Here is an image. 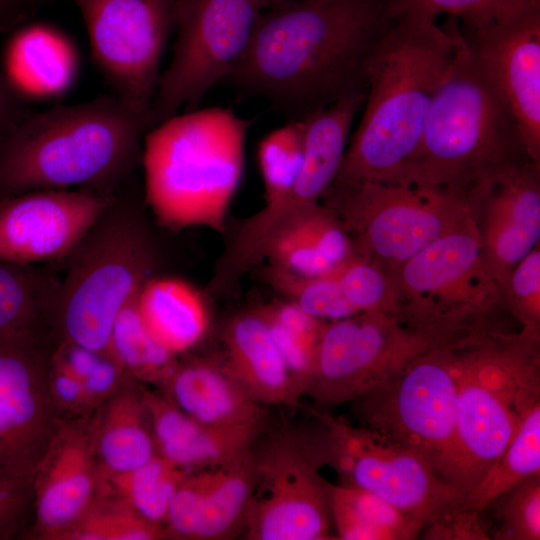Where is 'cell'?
<instances>
[{"label":"cell","instance_id":"obj_1","mask_svg":"<svg viewBox=\"0 0 540 540\" xmlns=\"http://www.w3.org/2000/svg\"><path fill=\"white\" fill-rule=\"evenodd\" d=\"M385 9L386 0H295L266 9L225 80L240 98L264 97L291 118L366 93L390 22Z\"/></svg>","mask_w":540,"mask_h":540},{"label":"cell","instance_id":"obj_2","mask_svg":"<svg viewBox=\"0 0 540 540\" xmlns=\"http://www.w3.org/2000/svg\"><path fill=\"white\" fill-rule=\"evenodd\" d=\"M462 40L451 16L443 26L418 14L390 19L371 63L362 118L328 191L398 181Z\"/></svg>","mask_w":540,"mask_h":540},{"label":"cell","instance_id":"obj_3","mask_svg":"<svg viewBox=\"0 0 540 540\" xmlns=\"http://www.w3.org/2000/svg\"><path fill=\"white\" fill-rule=\"evenodd\" d=\"M152 128L115 95L29 112L0 145V198L48 189L115 194Z\"/></svg>","mask_w":540,"mask_h":540},{"label":"cell","instance_id":"obj_4","mask_svg":"<svg viewBox=\"0 0 540 540\" xmlns=\"http://www.w3.org/2000/svg\"><path fill=\"white\" fill-rule=\"evenodd\" d=\"M250 123L230 108L209 107L175 115L145 134V201L161 226L224 231Z\"/></svg>","mask_w":540,"mask_h":540},{"label":"cell","instance_id":"obj_5","mask_svg":"<svg viewBox=\"0 0 540 540\" xmlns=\"http://www.w3.org/2000/svg\"><path fill=\"white\" fill-rule=\"evenodd\" d=\"M528 160L514 115L463 38L397 182L467 195L498 169Z\"/></svg>","mask_w":540,"mask_h":540},{"label":"cell","instance_id":"obj_6","mask_svg":"<svg viewBox=\"0 0 540 540\" xmlns=\"http://www.w3.org/2000/svg\"><path fill=\"white\" fill-rule=\"evenodd\" d=\"M540 331L504 329L455 345L454 487L462 503L540 401Z\"/></svg>","mask_w":540,"mask_h":540},{"label":"cell","instance_id":"obj_7","mask_svg":"<svg viewBox=\"0 0 540 540\" xmlns=\"http://www.w3.org/2000/svg\"><path fill=\"white\" fill-rule=\"evenodd\" d=\"M63 262L51 331L57 343L108 352L118 314L154 275L157 263L140 206L115 195Z\"/></svg>","mask_w":540,"mask_h":540},{"label":"cell","instance_id":"obj_8","mask_svg":"<svg viewBox=\"0 0 540 540\" xmlns=\"http://www.w3.org/2000/svg\"><path fill=\"white\" fill-rule=\"evenodd\" d=\"M391 272L401 321L441 345L492 330L507 311L489 273L470 213L450 232Z\"/></svg>","mask_w":540,"mask_h":540},{"label":"cell","instance_id":"obj_9","mask_svg":"<svg viewBox=\"0 0 540 540\" xmlns=\"http://www.w3.org/2000/svg\"><path fill=\"white\" fill-rule=\"evenodd\" d=\"M455 345L428 349L353 401L363 426L423 456L454 490Z\"/></svg>","mask_w":540,"mask_h":540},{"label":"cell","instance_id":"obj_10","mask_svg":"<svg viewBox=\"0 0 540 540\" xmlns=\"http://www.w3.org/2000/svg\"><path fill=\"white\" fill-rule=\"evenodd\" d=\"M314 438H306L318 463L334 469L346 485L368 491L422 521L425 528L449 519L460 495L420 454L365 426H352L325 412Z\"/></svg>","mask_w":540,"mask_h":540},{"label":"cell","instance_id":"obj_11","mask_svg":"<svg viewBox=\"0 0 540 540\" xmlns=\"http://www.w3.org/2000/svg\"><path fill=\"white\" fill-rule=\"evenodd\" d=\"M324 205L348 232L354 254L393 271L469 213L466 194L402 182L328 191Z\"/></svg>","mask_w":540,"mask_h":540},{"label":"cell","instance_id":"obj_12","mask_svg":"<svg viewBox=\"0 0 540 540\" xmlns=\"http://www.w3.org/2000/svg\"><path fill=\"white\" fill-rule=\"evenodd\" d=\"M264 10L262 0H175L176 40L151 105L152 128L182 106L194 110L229 75L245 55Z\"/></svg>","mask_w":540,"mask_h":540},{"label":"cell","instance_id":"obj_13","mask_svg":"<svg viewBox=\"0 0 540 540\" xmlns=\"http://www.w3.org/2000/svg\"><path fill=\"white\" fill-rule=\"evenodd\" d=\"M435 346L443 345L382 313L326 322L304 394L322 405L354 401Z\"/></svg>","mask_w":540,"mask_h":540},{"label":"cell","instance_id":"obj_14","mask_svg":"<svg viewBox=\"0 0 540 540\" xmlns=\"http://www.w3.org/2000/svg\"><path fill=\"white\" fill-rule=\"evenodd\" d=\"M72 1L84 20L93 61L114 95L150 119L175 0Z\"/></svg>","mask_w":540,"mask_h":540},{"label":"cell","instance_id":"obj_15","mask_svg":"<svg viewBox=\"0 0 540 540\" xmlns=\"http://www.w3.org/2000/svg\"><path fill=\"white\" fill-rule=\"evenodd\" d=\"M306 438L286 436L257 456L243 528L249 540L333 539L332 489Z\"/></svg>","mask_w":540,"mask_h":540},{"label":"cell","instance_id":"obj_16","mask_svg":"<svg viewBox=\"0 0 540 540\" xmlns=\"http://www.w3.org/2000/svg\"><path fill=\"white\" fill-rule=\"evenodd\" d=\"M52 351L40 333L0 332V468L34 476L55 431Z\"/></svg>","mask_w":540,"mask_h":540},{"label":"cell","instance_id":"obj_17","mask_svg":"<svg viewBox=\"0 0 540 540\" xmlns=\"http://www.w3.org/2000/svg\"><path fill=\"white\" fill-rule=\"evenodd\" d=\"M461 33L514 115L528 156L540 166V2L530 1L489 26Z\"/></svg>","mask_w":540,"mask_h":540},{"label":"cell","instance_id":"obj_18","mask_svg":"<svg viewBox=\"0 0 540 540\" xmlns=\"http://www.w3.org/2000/svg\"><path fill=\"white\" fill-rule=\"evenodd\" d=\"M115 195L48 189L0 198V260L63 262Z\"/></svg>","mask_w":540,"mask_h":540},{"label":"cell","instance_id":"obj_19","mask_svg":"<svg viewBox=\"0 0 540 540\" xmlns=\"http://www.w3.org/2000/svg\"><path fill=\"white\" fill-rule=\"evenodd\" d=\"M540 166L532 161L493 172L467 195L484 263L500 290L517 263L539 245Z\"/></svg>","mask_w":540,"mask_h":540},{"label":"cell","instance_id":"obj_20","mask_svg":"<svg viewBox=\"0 0 540 540\" xmlns=\"http://www.w3.org/2000/svg\"><path fill=\"white\" fill-rule=\"evenodd\" d=\"M101 476L92 423L58 419L33 476L35 535L57 540L96 500Z\"/></svg>","mask_w":540,"mask_h":540},{"label":"cell","instance_id":"obj_21","mask_svg":"<svg viewBox=\"0 0 540 540\" xmlns=\"http://www.w3.org/2000/svg\"><path fill=\"white\" fill-rule=\"evenodd\" d=\"M157 453L187 472L222 466L252 448L260 424L217 427L200 423L162 393L140 386Z\"/></svg>","mask_w":540,"mask_h":540},{"label":"cell","instance_id":"obj_22","mask_svg":"<svg viewBox=\"0 0 540 540\" xmlns=\"http://www.w3.org/2000/svg\"><path fill=\"white\" fill-rule=\"evenodd\" d=\"M162 390L181 412L206 425L231 427L261 422L260 404L223 358L191 356L178 360Z\"/></svg>","mask_w":540,"mask_h":540},{"label":"cell","instance_id":"obj_23","mask_svg":"<svg viewBox=\"0 0 540 540\" xmlns=\"http://www.w3.org/2000/svg\"><path fill=\"white\" fill-rule=\"evenodd\" d=\"M79 67L74 42L56 27L35 23L9 39L0 69L23 101H46L60 98L71 89Z\"/></svg>","mask_w":540,"mask_h":540},{"label":"cell","instance_id":"obj_24","mask_svg":"<svg viewBox=\"0 0 540 540\" xmlns=\"http://www.w3.org/2000/svg\"><path fill=\"white\" fill-rule=\"evenodd\" d=\"M223 358L254 401L297 405L301 397L269 328L256 309L230 319L224 328Z\"/></svg>","mask_w":540,"mask_h":540},{"label":"cell","instance_id":"obj_25","mask_svg":"<svg viewBox=\"0 0 540 540\" xmlns=\"http://www.w3.org/2000/svg\"><path fill=\"white\" fill-rule=\"evenodd\" d=\"M354 254L351 238L324 204L307 207L285 222L271 238L268 264L304 276L337 271Z\"/></svg>","mask_w":540,"mask_h":540},{"label":"cell","instance_id":"obj_26","mask_svg":"<svg viewBox=\"0 0 540 540\" xmlns=\"http://www.w3.org/2000/svg\"><path fill=\"white\" fill-rule=\"evenodd\" d=\"M136 306L151 335L176 356L188 353L208 332L206 300L183 279L151 276L138 291Z\"/></svg>","mask_w":540,"mask_h":540},{"label":"cell","instance_id":"obj_27","mask_svg":"<svg viewBox=\"0 0 540 540\" xmlns=\"http://www.w3.org/2000/svg\"><path fill=\"white\" fill-rule=\"evenodd\" d=\"M366 93L341 99L303 115V162L294 191L309 205L319 203L334 182L346 153L350 128Z\"/></svg>","mask_w":540,"mask_h":540},{"label":"cell","instance_id":"obj_28","mask_svg":"<svg viewBox=\"0 0 540 540\" xmlns=\"http://www.w3.org/2000/svg\"><path fill=\"white\" fill-rule=\"evenodd\" d=\"M92 422L102 478L132 470L156 456L140 386L119 388Z\"/></svg>","mask_w":540,"mask_h":540},{"label":"cell","instance_id":"obj_29","mask_svg":"<svg viewBox=\"0 0 540 540\" xmlns=\"http://www.w3.org/2000/svg\"><path fill=\"white\" fill-rule=\"evenodd\" d=\"M332 523L342 540H410L425 525L418 518L368 491L333 485Z\"/></svg>","mask_w":540,"mask_h":540},{"label":"cell","instance_id":"obj_30","mask_svg":"<svg viewBox=\"0 0 540 540\" xmlns=\"http://www.w3.org/2000/svg\"><path fill=\"white\" fill-rule=\"evenodd\" d=\"M256 480L257 455L252 448L214 468L194 540L229 539L243 527Z\"/></svg>","mask_w":540,"mask_h":540},{"label":"cell","instance_id":"obj_31","mask_svg":"<svg viewBox=\"0 0 540 540\" xmlns=\"http://www.w3.org/2000/svg\"><path fill=\"white\" fill-rule=\"evenodd\" d=\"M59 279L31 264L0 260V332L51 329L52 309Z\"/></svg>","mask_w":540,"mask_h":540},{"label":"cell","instance_id":"obj_32","mask_svg":"<svg viewBox=\"0 0 540 540\" xmlns=\"http://www.w3.org/2000/svg\"><path fill=\"white\" fill-rule=\"evenodd\" d=\"M535 474H540V401L527 411L506 449L458 510L481 513L499 496Z\"/></svg>","mask_w":540,"mask_h":540},{"label":"cell","instance_id":"obj_33","mask_svg":"<svg viewBox=\"0 0 540 540\" xmlns=\"http://www.w3.org/2000/svg\"><path fill=\"white\" fill-rule=\"evenodd\" d=\"M109 351L130 378L163 388L179 356L165 349L148 331L136 306V296L118 314Z\"/></svg>","mask_w":540,"mask_h":540},{"label":"cell","instance_id":"obj_34","mask_svg":"<svg viewBox=\"0 0 540 540\" xmlns=\"http://www.w3.org/2000/svg\"><path fill=\"white\" fill-rule=\"evenodd\" d=\"M188 474L157 454L132 470L103 479L139 515L164 527L174 494Z\"/></svg>","mask_w":540,"mask_h":540},{"label":"cell","instance_id":"obj_35","mask_svg":"<svg viewBox=\"0 0 540 540\" xmlns=\"http://www.w3.org/2000/svg\"><path fill=\"white\" fill-rule=\"evenodd\" d=\"M256 310L266 322L302 396L314 350L326 322L287 300L262 305Z\"/></svg>","mask_w":540,"mask_h":540},{"label":"cell","instance_id":"obj_36","mask_svg":"<svg viewBox=\"0 0 540 540\" xmlns=\"http://www.w3.org/2000/svg\"><path fill=\"white\" fill-rule=\"evenodd\" d=\"M256 268L269 287L319 320L329 322L357 314L345 299L334 273L311 277L270 264Z\"/></svg>","mask_w":540,"mask_h":540},{"label":"cell","instance_id":"obj_37","mask_svg":"<svg viewBox=\"0 0 540 540\" xmlns=\"http://www.w3.org/2000/svg\"><path fill=\"white\" fill-rule=\"evenodd\" d=\"M303 122L291 118L259 143L257 158L265 188V204H274L292 191L303 162Z\"/></svg>","mask_w":540,"mask_h":540},{"label":"cell","instance_id":"obj_38","mask_svg":"<svg viewBox=\"0 0 540 540\" xmlns=\"http://www.w3.org/2000/svg\"><path fill=\"white\" fill-rule=\"evenodd\" d=\"M166 538L164 527L133 510L124 500L100 498L57 540H157Z\"/></svg>","mask_w":540,"mask_h":540},{"label":"cell","instance_id":"obj_39","mask_svg":"<svg viewBox=\"0 0 540 540\" xmlns=\"http://www.w3.org/2000/svg\"><path fill=\"white\" fill-rule=\"evenodd\" d=\"M334 275L357 314L376 312L401 321L398 291L391 272L353 254Z\"/></svg>","mask_w":540,"mask_h":540},{"label":"cell","instance_id":"obj_40","mask_svg":"<svg viewBox=\"0 0 540 540\" xmlns=\"http://www.w3.org/2000/svg\"><path fill=\"white\" fill-rule=\"evenodd\" d=\"M530 1L533 0H386L385 14L388 19L404 14L436 19L446 14L459 21L462 31H473L516 12Z\"/></svg>","mask_w":540,"mask_h":540},{"label":"cell","instance_id":"obj_41","mask_svg":"<svg viewBox=\"0 0 540 540\" xmlns=\"http://www.w3.org/2000/svg\"><path fill=\"white\" fill-rule=\"evenodd\" d=\"M493 503L500 521L494 539H540V474L521 481Z\"/></svg>","mask_w":540,"mask_h":540},{"label":"cell","instance_id":"obj_42","mask_svg":"<svg viewBox=\"0 0 540 540\" xmlns=\"http://www.w3.org/2000/svg\"><path fill=\"white\" fill-rule=\"evenodd\" d=\"M506 310L522 328L540 331V249L522 258L501 289Z\"/></svg>","mask_w":540,"mask_h":540},{"label":"cell","instance_id":"obj_43","mask_svg":"<svg viewBox=\"0 0 540 540\" xmlns=\"http://www.w3.org/2000/svg\"><path fill=\"white\" fill-rule=\"evenodd\" d=\"M213 470L214 468L190 472L180 483L164 524L166 538L194 540L202 502Z\"/></svg>","mask_w":540,"mask_h":540},{"label":"cell","instance_id":"obj_44","mask_svg":"<svg viewBox=\"0 0 540 540\" xmlns=\"http://www.w3.org/2000/svg\"><path fill=\"white\" fill-rule=\"evenodd\" d=\"M33 501V475L0 468V540L23 528Z\"/></svg>","mask_w":540,"mask_h":540},{"label":"cell","instance_id":"obj_45","mask_svg":"<svg viewBox=\"0 0 540 540\" xmlns=\"http://www.w3.org/2000/svg\"><path fill=\"white\" fill-rule=\"evenodd\" d=\"M125 376L129 375L111 352H102L89 374L81 381L87 410L98 407L110 398Z\"/></svg>","mask_w":540,"mask_h":540},{"label":"cell","instance_id":"obj_46","mask_svg":"<svg viewBox=\"0 0 540 540\" xmlns=\"http://www.w3.org/2000/svg\"><path fill=\"white\" fill-rule=\"evenodd\" d=\"M427 539L483 540L490 537L480 523V513L457 510L448 520L426 527Z\"/></svg>","mask_w":540,"mask_h":540},{"label":"cell","instance_id":"obj_47","mask_svg":"<svg viewBox=\"0 0 540 540\" xmlns=\"http://www.w3.org/2000/svg\"><path fill=\"white\" fill-rule=\"evenodd\" d=\"M49 388L55 407L80 412L87 410L82 382L50 362Z\"/></svg>","mask_w":540,"mask_h":540},{"label":"cell","instance_id":"obj_48","mask_svg":"<svg viewBox=\"0 0 540 540\" xmlns=\"http://www.w3.org/2000/svg\"><path fill=\"white\" fill-rule=\"evenodd\" d=\"M28 113L23 100L8 85L0 69V145Z\"/></svg>","mask_w":540,"mask_h":540},{"label":"cell","instance_id":"obj_49","mask_svg":"<svg viewBox=\"0 0 540 540\" xmlns=\"http://www.w3.org/2000/svg\"><path fill=\"white\" fill-rule=\"evenodd\" d=\"M5 8H6V7H5V5H4L3 0H0V24H1V21H2L1 16H2V14H3Z\"/></svg>","mask_w":540,"mask_h":540},{"label":"cell","instance_id":"obj_50","mask_svg":"<svg viewBox=\"0 0 540 540\" xmlns=\"http://www.w3.org/2000/svg\"><path fill=\"white\" fill-rule=\"evenodd\" d=\"M19 0H3L5 7Z\"/></svg>","mask_w":540,"mask_h":540},{"label":"cell","instance_id":"obj_51","mask_svg":"<svg viewBox=\"0 0 540 540\" xmlns=\"http://www.w3.org/2000/svg\"><path fill=\"white\" fill-rule=\"evenodd\" d=\"M533 1L540 2V0H533Z\"/></svg>","mask_w":540,"mask_h":540},{"label":"cell","instance_id":"obj_52","mask_svg":"<svg viewBox=\"0 0 540 540\" xmlns=\"http://www.w3.org/2000/svg\"><path fill=\"white\" fill-rule=\"evenodd\" d=\"M263 1V0H262ZM264 3V2H263Z\"/></svg>","mask_w":540,"mask_h":540}]
</instances>
